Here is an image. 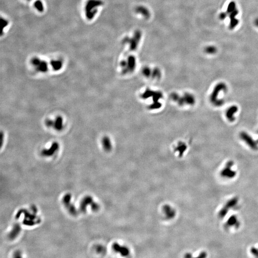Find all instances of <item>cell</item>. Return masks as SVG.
<instances>
[{"instance_id": "ba28073f", "label": "cell", "mask_w": 258, "mask_h": 258, "mask_svg": "<svg viewBox=\"0 0 258 258\" xmlns=\"http://www.w3.org/2000/svg\"><path fill=\"white\" fill-rule=\"evenodd\" d=\"M59 149L58 143L54 142L51 146V147L48 149H45L42 151V154L45 156H51L58 151Z\"/></svg>"}, {"instance_id": "277c9868", "label": "cell", "mask_w": 258, "mask_h": 258, "mask_svg": "<svg viewBox=\"0 0 258 258\" xmlns=\"http://www.w3.org/2000/svg\"><path fill=\"white\" fill-rule=\"evenodd\" d=\"M71 196L70 194H67L64 196L63 198V203L66 209L71 214L75 216L78 213L77 210L73 204L71 203Z\"/></svg>"}, {"instance_id": "4fadbf2b", "label": "cell", "mask_w": 258, "mask_h": 258, "mask_svg": "<svg viewBox=\"0 0 258 258\" xmlns=\"http://www.w3.org/2000/svg\"><path fill=\"white\" fill-rule=\"evenodd\" d=\"M103 147L106 151H110L111 148V144L110 143V140L108 138H104L102 140Z\"/></svg>"}, {"instance_id": "2e32d148", "label": "cell", "mask_w": 258, "mask_h": 258, "mask_svg": "<svg viewBox=\"0 0 258 258\" xmlns=\"http://www.w3.org/2000/svg\"><path fill=\"white\" fill-rule=\"evenodd\" d=\"M206 51L207 53H210V54L214 53L216 51V47H212V46L207 47L206 48Z\"/></svg>"}, {"instance_id": "9c48e42d", "label": "cell", "mask_w": 258, "mask_h": 258, "mask_svg": "<svg viewBox=\"0 0 258 258\" xmlns=\"http://www.w3.org/2000/svg\"><path fill=\"white\" fill-rule=\"evenodd\" d=\"M163 211L165 216L169 219L174 218L176 214V212L174 209L169 205H165L163 208Z\"/></svg>"}, {"instance_id": "5bb4252c", "label": "cell", "mask_w": 258, "mask_h": 258, "mask_svg": "<svg viewBox=\"0 0 258 258\" xmlns=\"http://www.w3.org/2000/svg\"><path fill=\"white\" fill-rule=\"evenodd\" d=\"M96 250L99 253H104L105 251V248L100 245H97L96 247Z\"/></svg>"}, {"instance_id": "9a60e30c", "label": "cell", "mask_w": 258, "mask_h": 258, "mask_svg": "<svg viewBox=\"0 0 258 258\" xmlns=\"http://www.w3.org/2000/svg\"><path fill=\"white\" fill-rule=\"evenodd\" d=\"M1 24H2V28H3V30H4L5 29L7 26H8V21L6 20L5 19H3L2 18V19H1Z\"/></svg>"}, {"instance_id": "30bf717a", "label": "cell", "mask_w": 258, "mask_h": 258, "mask_svg": "<svg viewBox=\"0 0 258 258\" xmlns=\"http://www.w3.org/2000/svg\"><path fill=\"white\" fill-rule=\"evenodd\" d=\"M21 227L19 224L16 223L13 226V228L11 232L9 234V238L11 240H14L15 238H16L18 235L20 234L21 231Z\"/></svg>"}, {"instance_id": "52a82bcc", "label": "cell", "mask_w": 258, "mask_h": 258, "mask_svg": "<svg viewBox=\"0 0 258 258\" xmlns=\"http://www.w3.org/2000/svg\"><path fill=\"white\" fill-rule=\"evenodd\" d=\"M47 125L49 126H52L55 130L59 131L61 130L63 127V120L61 117H58L54 122L51 120L47 121Z\"/></svg>"}, {"instance_id": "8fae6325", "label": "cell", "mask_w": 258, "mask_h": 258, "mask_svg": "<svg viewBox=\"0 0 258 258\" xmlns=\"http://www.w3.org/2000/svg\"><path fill=\"white\" fill-rule=\"evenodd\" d=\"M51 66L53 69L55 71H58L61 70L63 67V63L60 59H55L51 62Z\"/></svg>"}, {"instance_id": "e0dca14e", "label": "cell", "mask_w": 258, "mask_h": 258, "mask_svg": "<svg viewBox=\"0 0 258 258\" xmlns=\"http://www.w3.org/2000/svg\"><path fill=\"white\" fill-rule=\"evenodd\" d=\"M28 1H30V0H28Z\"/></svg>"}, {"instance_id": "6da1fadb", "label": "cell", "mask_w": 258, "mask_h": 258, "mask_svg": "<svg viewBox=\"0 0 258 258\" xmlns=\"http://www.w3.org/2000/svg\"><path fill=\"white\" fill-rule=\"evenodd\" d=\"M102 4L100 0H87L84 7V14L87 20H92L93 19L97 12L98 9Z\"/></svg>"}, {"instance_id": "3957f363", "label": "cell", "mask_w": 258, "mask_h": 258, "mask_svg": "<svg viewBox=\"0 0 258 258\" xmlns=\"http://www.w3.org/2000/svg\"><path fill=\"white\" fill-rule=\"evenodd\" d=\"M31 64L35 69L40 72H46L48 68L47 62L38 58H32Z\"/></svg>"}, {"instance_id": "7a4b0ae2", "label": "cell", "mask_w": 258, "mask_h": 258, "mask_svg": "<svg viewBox=\"0 0 258 258\" xmlns=\"http://www.w3.org/2000/svg\"><path fill=\"white\" fill-rule=\"evenodd\" d=\"M88 206H90L91 209L93 211H97L100 208L99 204L95 202L93 197L90 196H85L81 200L79 206V209L80 211L83 213H86Z\"/></svg>"}, {"instance_id": "7c38bea8", "label": "cell", "mask_w": 258, "mask_h": 258, "mask_svg": "<svg viewBox=\"0 0 258 258\" xmlns=\"http://www.w3.org/2000/svg\"><path fill=\"white\" fill-rule=\"evenodd\" d=\"M34 6L35 9L39 12H44L45 10V5L42 1L40 0L35 1L34 3Z\"/></svg>"}, {"instance_id": "8992f818", "label": "cell", "mask_w": 258, "mask_h": 258, "mask_svg": "<svg viewBox=\"0 0 258 258\" xmlns=\"http://www.w3.org/2000/svg\"><path fill=\"white\" fill-rule=\"evenodd\" d=\"M112 249L114 251L118 253L122 256L126 257L129 255L130 250L127 247L121 245L118 243H114L112 245Z\"/></svg>"}, {"instance_id": "5b68a950", "label": "cell", "mask_w": 258, "mask_h": 258, "mask_svg": "<svg viewBox=\"0 0 258 258\" xmlns=\"http://www.w3.org/2000/svg\"><path fill=\"white\" fill-rule=\"evenodd\" d=\"M228 12L230 13V26L231 27H234L238 23V20L235 18V16L238 14L237 10L235 9V4L234 3L231 2L230 3L228 7Z\"/></svg>"}]
</instances>
